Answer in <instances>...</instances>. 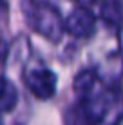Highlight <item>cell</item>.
I'll use <instances>...</instances> for the list:
<instances>
[{
	"instance_id": "obj_3",
	"label": "cell",
	"mask_w": 123,
	"mask_h": 125,
	"mask_svg": "<svg viewBox=\"0 0 123 125\" xmlns=\"http://www.w3.org/2000/svg\"><path fill=\"white\" fill-rule=\"evenodd\" d=\"M25 83L36 98L45 100L56 93V74L47 67L33 69L25 74Z\"/></svg>"
},
{
	"instance_id": "obj_2",
	"label": "cell",
	"mask_w": 123,
	"mask_h": 125,
	"mask_svg": "<svg viewBox=\"0 0 123 125\" xmlns=\"http://www.w3.org/2000/svg\"><path fill=\"white\" fill-rule=\"evenodd\" d=\"M105 105L96 98H82L63 116L65 125H98L103 118Z\"/></svg>"
},
{
	"instance_id": "obj_6",
	"label": "cell",
	"mask_w": 123,
	"mask_h": 125,
	"mask_svg": "<svg viewBox=\"0 0 123 125\" xmlns=\"http://www.w3.org/2000/svg\"><path fill=\"white\" fill-rule=\"evenodd\" d=\"M18 102L16 89L11 82L6 78H0V111H11Z\"/></svg>"
},
{
	"instance_id": "obj_4",
	"label": "cell",
	"mask_w": 123,
	"mask_h": 125,
	"mask_svg": "<svg viewBox=\"0 0 123 125\" xmlns=\"http://www.w3.org/2000/svg\"><path fill=\"white\" fill-rule=\"evenodd\" d=\"M94 27H96V18L91 13V9H87V7L73 9L65 20V31L78 38L91 36L94 33Z\"/></svg>"
},
{
	"instance_id": "obj_5",
	"label": "cell",
	"mask_w": 123,
	"mask_h": 125,
	"mask_svg": "<svg viewBox=\"0 0 123 125\" xmlns=\"http://www.w3.org/2000/svg\"><path fill=\"white\" fill-rule=\"evenodd\" d=\"M96 80H98V74L92 69H85V71L78 73V76L74 78V89L76 93L82 98H89L91 96V91L94 89Z\"/></svg>"
},
{
	"instance_id": "obj_1",
	"label": "cell",
	"mask_w": 123,
	"mask_h": 125,
	"mask_svg": "<svg viewBox=\"0 0 123 125\" xmlns=\"http://www.w3.org/2000/svg\"><path fill=\"white\" fill-rule=\"evenodd\" d=\"M22 13L29 27L51 42H56L65 31L62 15L45 0H22Z\"/></svg>"
}]
</instances>
